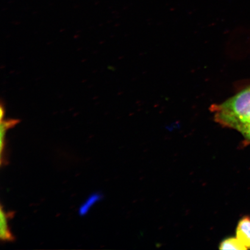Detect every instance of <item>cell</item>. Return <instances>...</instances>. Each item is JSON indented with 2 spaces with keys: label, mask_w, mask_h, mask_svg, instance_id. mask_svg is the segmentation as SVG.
<instances>
[{
  "label": "cell",
  "mask_w": 250,
  "mask_h": 250,
  "mask_svg": "<svg viewBox=\"0 0 250 250\" xmlns=\"http://www.w3.org/2000/svg\"><path fill=\"white\" fill-rule=\"evenodd\" d=\"M210 109L217 123L242 133L250 124V87Z\"/></svg>",
  "instance_id": "cell-1"
},
{
  "label": "cell",
  "mask_w": 250,
  "mask_h": 250,
  "mask_svg": "<svg viewBox=\"0 0 250 250\" xmlns=\"http://www.w3.org/2000/svg\"><path fill=\"white\" fill-rule=\"evenodd\" d=\"M242 134L245 137L246 139L250 141V124L249 125V126L246 128V129L243 131Z\"/></svg>",
  "instance_id": "cell-7"
},
{
  "label": "cell",
  "mask_w": 250,
  "mask_h": 250,
  "mask_svg": "<svg viewBox=\"0 0 250 250\" xmlns=\"http://www.w3.org/2000/svg\"><path fill=\"white\" fill-rule=\"evenodd\" d=\"M15 212L13 211L6 212L1 205L0 207V239L2 242H12L15 238L12 234L8 226L9 219L14 218Z\"/></svg>",
  "instance_id": "cell-2"
},
{
  "label": "cell",
  "mask_w": 250,
  "mask_h": 250,
  "mask_svg": "<svg viewBox=\"0 0 250 250\" xmlns=\"http://www.w3.org/2000/svg\"><path fill=\"white\" fill-rule=\"evenodd\" d=\"M219 249L220 250H248L237 237H229V238L223 240L221 243Z\"/></svg>",
  "instance_id": "cell-5"
},
{
  "label": "cell",
  "mask_w": 250,
  "mask_h": 250,
  "mask_svg": "<svg viewBox=\"0 0 250 250\" xmlns=\"http://www.w3.org/2000/svg\"><path fill=\"white\" fill-rule=\"evenodd\" d=\"M236 237L247 249H250V217L239 221L236 229Z\"/></svg>",
  "instance_id": "cell-4"
},
{
  "label": "cell",
  "mask_w": 250,
  "mask_h": 250,
  "mask_svg": "<svg viewBox=\"0 0 250 250\" xmlns=\"http://www.w3.org/2000/svg\"><path fill=\"white\" fill-rule=\"evenodd\" d=\"M20 123V120H1V127H0V164L1 167L3 165H7L8 162L7 156H5V137L6 133L9 129L14 127Z\"/></svg>",
  "instance_id": "cell-3"
},
{
  "label": "cell",
  "mask_w": 250,
  "mask_h": 250,
  "mask_svg": "<svg viewBox=\"0 0 250 250\" xmlns=\"http://www.w3.org/2000/svg\"><path fill=\"white\" fill-rule=\"evenodd\" d=\"M102 198V195L96 193L90 196L88 199L87 200L86 202L81 206L80 209V214L81 215H84L86 214V212L88 211L89 209L91 206L95 203L97 201Z\"/></svg>",
  "instance_id": "cell-6"
}]
</instances>
